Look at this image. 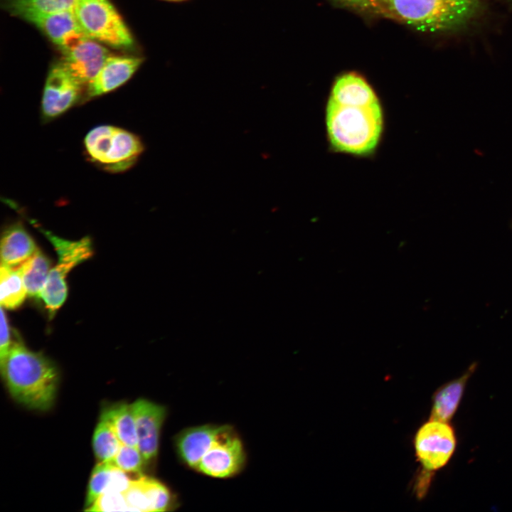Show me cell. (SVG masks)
Listing matches in <instances>:
<instances>
[{"label":"cell","instance_id":"7a4b0ae2","mask_svg":"<svg viewBox=\"0 0 512 512\" xmlns=\"http://www.w3.org/2000/svg\"><path fill=\"white\" fill-rule=\"evenodd\" d=\"M0 366L2 377L14 399L33 410H47L51 407L59 376L50 360L16 341Z\"/></svg>","mask_w":512,"mask_h":512},{"label":"cell","instance_id":"52a82bcc","mask_svg":"<svg viewBox=\"0 0 512 512\" xmlns=\"http://www.w3.org/2000/svg\"><path fill=\"white\" fill-rule=\"evenodd\" d=\"M83 86L62 61L53 64L47 75L42 95L43 119H54L68 111L83 97Z\"/></svg>","mask_w":512,"mask_h":512},{"label":"cell","instance_id":"9a60e30c","mask_svg":"<svg viewBox=\"0 0 512 512\" xmlns=\"http://www.w3.org/2000/svg\"><path fill=\"white\" fill-rule=\"evenodd\" d=\"M225 426L203 425L186 429L176 439L177 451L182 460L196 469Z\"/></svg>","mask_w":512,"mask_h":512},{"label":"cell","instance_id":"5bb4252c","mask_svg":"<svg viewBox=\"0 0 512 512\" xmlns=\"http://www.w3.org/2000/svg\"><path fill=\"white\" fill-rule=\"evenodd\" d=\"M142 474L126 472L110 461L99 462L91 474L85 506L90 507L104 493L124 491L134 479Z\"/></svg>","mask_w":512,"mask_h":512},{"label":"cell","instance_id":"44dd1931","mask_svg":"<svg viewBox=\"0 0 512 512\" xmlns=\"http://www.w3.org/2000/svg\"><path fill=\"white\" fill-rule=\"evenodd\" d=\"M77 0H1L6 11L16 16L28 13L74 11Z\"/></svg>","mask_w":512,"mask_h":512},{"label":"cell","instance_id":"3957f363","mask_svg":"<svg viewBox=\"0 0 512 512\" xmlns=\"http://www.w3.org/2000/svg\"><path fill=\"white\" fill-rule=\"evenodd\" d=\"M380 16L425 32L464 27L478 14L479 0H376Z\"/></svg>","mask_w":512,"mask_h":512},{"label":"cell","instance_id":"d4e9b609","mask_svg":"<svg viewBox=\"0 0 512 512\" xmlns=\"http://www.w3.org/2000/svg\"><path fill=\"white\" fill-rule=\"evenodd\" d=\"M335 4L366 15L380 16L376 0H331Z\"/></svg>","mask_w":512,"mask_h":512},{"label":"cell","instance_id":"4fadbf2b","mask_svg":"<svg viewBox=\"0 0 512 512\" xmlns=\"http://www.w3.org/2000/svg\"><path fill=\"white\" fill-rule=\"evenodd\" d=\"M123 494L128 511H164L171 504L169 489L143 474L134 479Z\"/></svg>","mask_w":512,"mask_h":512},{"label":"cell","instance_id":"ba28073f","mask_svg":"<svg viewBox=\"0 0 512 512\" xmlns=\"http://www.w3.org/2000/svg\"><path fill=\"white\" fill-rule=\"evenodd\" d=\"M245 460L240 439L230 427L225 426L203 457L196 469L213 477H229L242 468Z\"/></svg>","mask_w":512,"mask_h":512},{"label":"cell","instance_id":"2e32d148","mask_svg":"<svg viewBox=\"0 0 512 512\" xmlns=\"http://www.w3.org/2000/svg\"><path fill=\"white\" fill-rule=\"evenodd\" d=\"M476 368V363L471 364L461 376L437 388L432 397L430 419L449 422L459 408L466 384Z\"/></svg>","mask_w":512,"mask_h":512},{"label":"cell","instance_id":"7c38bea8","mask_svg":"<svg viewBox=\"0 0 512 512\" xmlns=\"http://www.w3.org/2000/svg\"><path fill=\"white\" fill-rule=\"evenodd\" d=\"M142 63L137 56L109 55L103 65L86 85L83 102L108 93L129 80Z\"/></svg>","mask_w":512,"mask_h":512},{"label":"cell","instance_id":"30bf717a","mask_svg":"<svg viewBox=\"0 0 512 512\" xmlns=\"http://www.w3.org/2000/svg\"><path fill=\"white\" fill-rule=\"evenodd\" d=\"M131 405L135 420L138 448L147 463L157 455L166 409L145 399H139Z\"/></svg>","mask_w":512,"mask_h":512},{"label":"cell","instance_id":"ffe728a7","mask_svg":"<svg viewBox=\"0 0 512 512\" xmlns=\"http://www.w3.org/2000/svg\"><path fill=\"white\" fill-rule=\"evenodd\" d=\"M27 294L18 268L1 265L0 303L3 308L13 309L18 307Z\"/></svg>","mask_w":512,"mask_h":512},{"label":"cell","instance_id":"9c48e42d","mask_svg":"<svg viewBox=\"0 0 512 512\" xmlns=\"http://www.w3.org/2000/svg\"><path fill=\"white\" fill-rule=\"evenodd\" d=\"M18 17L39 28L63 52L87 37L79 26L74 11H72L55 13L28 12Z\"/></svg>","mask_w":512,"mask_h":512},{"label":"cell","instance_id":"5b68a950","mask_svg":"<svg viewBox=\"0 0 512 512\" xmlns=\"http://www.w3.org/2000/svg\"><path fill=\"white\" fill-rule=\"evenodd\" d=\"M74 14L89 38L118 48L133 46L130 31L109 0H77Z\"/></svg>","mask_w":512,"mask_h":512},{"label":"cell","instance_id":"277c9868","mask_svg":"<svg viewBox=\"0 0 512 512\" xmlns=\"http://www.w3.org/2000/svg\"><path fill=\"white\" fill-rule=\"evenodd\" d=\"M84 148L91 162L112 173L130 169L144 150L137 135L112 125H100L89 131Z\"/></svg>","mask_w":512,"mask_h":512},{"label":"cell","instance_id":"4316f807","mask_svg":"<svg viewBox=\"0 0 512 512\" xmlns=\"http://www.w3.org/2000/svg\"><path fill=\"white\" fill-rule=\"evenodd\" d=\"M164 1H171V2H180V1H187V0H164Z\"/></svg>","mask_w":512,"mask_h":512},{"label":"cell","instance_id":"7402d4cb","mask_svg":"<svg viewBox=\"0 0 512 512\" xmlns=\"http://www.w3.org/2000/svg\"><path fill=\"white\" fill-rule=\"evenodd\" d=\"M40 230L53 244L58 260L70 262L78 265L92 255L91 240L89 238L71 241L62 239L42 228Z\"/></svg>","mask_w":512,"mask_h":512},{"label":"cell","instance_id":"6da1fadb","mask_svg":"<svg viewBox=\"0 0 512 512\" xmlns=\"http://www.w3.org/2000/svg\"><path fill=\"white\" fill-rule=\"evenodd\" d=\"M326 127L336 151L356 156L374 152L383 129V113L378 99H329Z\"/></svg>","mask_w":512,"mask_h":512},{"label":"cell","instance_id":"8992f818","mask_svg":"<svg viewBox=\"0 0 512 512\" xmlns=\"http://www.w3.org/2000/svg\"><path fill=\"white\" fill-rule=\"evenodd\" d=\"M414 445L424 470L434 472L452 459L457 447L456 433L449 422L430 419L417 431Z\"/></svg>","mask_w":512,"mask_h":512},{"label":"cell","instance_id":"484cf974","mask_svg":"<svg viewBox=\"0 0 512 512\" xmlns=\"http://www.w3.org/2000/svg\"><path fill=\"white\" fill-rule=\"evenodd\" d=\"M11 345L12 343L7 317L3 307L1 306L0 362L6 358Z\"/></svg>","mask_w":512,"mask_h":512},{"label":"cell","instance_id":"e0dca14e","mask_svg":"<svg viewBox=\"0 0 512 512\" xmlns=\"http://www.w3.org/2000/svg\"><path fill=\"white\" fill-rule=\"evenodd\" d=\"M38 247L31 236L19 223L7 227L1 241V264L17 268L32 257Z\"/></svg>","mask_w":512,"mask_h":512},{"label":"cell","instance_id":"603a6c76","mask_svg":"<svg viewBox=\"0 0 512 512\" xmlns=\"http://www.w3.org/2000/svg\"><path fill=\"white\" fill-rule=\"evenodd\" d=\"M122 443L105 420L98 422L92 437V447L95 455L99 462H108L112 459Z\"/></svg>","mask_w":512,"mask_h":512},{"label":"cell","instance_id":"8fae6325","mask_svg":"<svg viewBox=\"0 0 512 512\" xmlns=\"http://www.w3.org/2000/svg\"><path fill=\"white\" fill-rule=\"evenodd\" d=\"M63 53V63L82 85L93 80L110 55L105 47L87 36Z\"/></svg>","mask_w":512,"mask_h":512},{"label":"cell","instance_id":"cb8c5ba5","mask_svg":"<svg viewBox=\"0 0 512 512\" xmlns=\"http://www.w3.org/2000/svg\"><path fill=\"white\" fill-rule=\"evenodd\" d=\"M114 466L129 473L142 474L146 462L137 447L122 444L110 461Z\"/></svg>","mask_w":512,"mask_h":512},{"label":"cell","instance_id":"ac0fdd59","mask_svg":"<svg viewBox=\"0 0 512 512\" xmlns=\"http://www.w3.org/2000/svg\"><path fill=\"white\" fill-rule=\"evenodd\" d=\"M100 420L107 422L123 444L137 447L136 424L131 404H114L105 409Z\"/></svg>","mask_w":512,"mask_h":512},{"label":"cell","instance_id":"d6986e66","mask_svg":"<svg viewBox=\"0 0 512 512\" xmlns=\"http://www.w3.org/2000/svg\"><path fill=\"white\" fill-rule=\"evenodd\" d=\"M18 268L30 297L40 298L50 270L49 259L39 250Z\"/></svg>","mask_w":512,"mask_h":512}]
</instances>
